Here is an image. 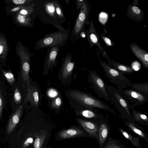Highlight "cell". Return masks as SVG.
<instances>
[{
	"mask_svg": "<svg viewBox=\"0 0 148 148\" xmlns=\"http://www.w3.org/2000/svg\"><path fill=\"white\" fill-rule=\"evenodd\" d=\"M84 1L85 0H77L75 1V4L77 10L80 9Z\"/></svg>",
	"mask_w": 148,
	"mask_h": 148,
	"instance_id": "1f68e13d",
	"label": "cell"
},
{
	"mask_svg": "<svg viewBox=\"0 0 148 148\" xmlns=\"http://www.w3.org/2000/svg\"><path fill=\"white\" fill-rule=\"evenodd\" d=\"M25 0H13V2L16 4H21L24 3L26 1Z\"/></svg>",
	"mask_w": 148,
	"mask_h": 148,
	"instance_id": "e575fe53",
	"label": "cell"
},
{
	"mask_svg": "<svg viewBox=\"0 0 148 148\" xmlns=\"http://www.w3.org/2000/svg\"><path fill=\"white\" fill-rule=\"evenodd\" d=\"M19 9V7L15 8L13 9H12L11 11H15L18 10Z\"/></svg>",
	"mask_w": 148,
	"mask_h": 148,
	"instance_id": "f35d334b",
	"label": "cell"
},
{
	"mask_svg": "<svg viewBox=\"0 0 148 148\" xmlns=\"http://www.w3.org/2000/svg\"><path fill=\"white\" fill-rule=\"evenodd\" d=\"M54 4L56 13L60 19L63 21L65 20L62 8L58 1H54Z\"/></svg>",
	"mask_w": 148,
	"mask_h": 148,
	"instance_id": "cb8c5ba5",
	"label": "cell"
},
{
	"mask_svg": "<svg viewBox=\"0 0 148 148\" xmlns=\"http://www.w3.org/2000/svg\"><path fill=\"white\" fill-rule=\"evenodd\" d=\"M102 56L106 60L108 65L124 75L130 74L134 72L131 67L111 60L104 51H103Z\"/></svg>",
	"mask_w": 148,
	"mask_h": 148,
	"instance_id": "9c48e42d",
	"label": "cell"
},
{
	"mask_svg": "<svg viewBox=\"0 0 148 148\" xmlns=\"http://www.w3.org/2000/svg\"><path fill=\"white\" fill-rule=\"evenodd\" d=\"M100 36L107 46L112 47L114 45L113 43L109 37L103 34H101Z\"/></svg>",
	"mask_w": 148,
	"mask_h": 148,
	"instance_id": "4316f807",
	"label": "cell"
},
{
	"mask_svg": "<svg viewBox=\"0 0 148 148\" xmlns=\"http://www.w3.org/2000/svg\"><path fill=\"white\" fill-rule=\"evenodd\" d=\"M18 19L19 21L22 23H24L26 22L29 23V19L26 20V19L24 16L21 15H19L18 16Z\"/></svg>",
	"mask_w": 148,
	"mask_h": 148,
	"instance_id": "d6a6232c",
	"label": "cell"
},
{
	"mask_svg": "<svg viewBox=\"0 0 148 148\" xmlns=\"http://www.w3.org/2000/svg\"><path fill=\"white\" fill-rule=\"evenodd\" d=\"M14 97V100L16 102L20 101L21 99V95L17 88H16L15 91Z\"/></svg>",
	"mask_w": 148,
	"mask_h": 148,
	"instance_id": "f1b7e54d",
	"label": "cell"
},
{
	"mask_svg": "<svg viewBox=\"0 0 148 148\" xmlns=\"http://www.w3.org/2000/svg\"><path fill=\"white\" fill-rule=\"evenodd\" d=\"M108 132V129L106 125L104 123L101 124L99 133V140L101 145H102L106 140Z\"/></svg>",
	"mask_w": 148,
	"mask_h": 148,
	"instance_id": "44dd1931",
	"label": "cell"
},
{
	"mask_svg": "<svg viewBox=\"0 0 148 148\" xmlns=\"http://www.w3.org/2000/svg\"><path fill=\"white\" fill-rule=\"evenodd\" d=\"M84 134V131L80 129L72 128L61 131L59 135L61 138H67L82 135Z\"/></svg>",
	"mask_w": 148,
	"mask_h": 148,
	"instance_id": "2e32d148",
	"label": "cell"
},
{
	"mask_svg": "<svg viewBox=\"0 0 148 148\" xmlns=\"http://www.w3.org/2000/svg\"><path fill=\"white\" fill-rule=\"evenodd\" d=\"M127 14L130 18L137 21H142L144 17L142 10L134 4L128 5Z\"/></svg>",
	"mask_w": 148,
	"mask_h": 148,
	"instance_id": "7c38bea8",
	"label": "cell"
},
{
	"mask_svg": "<svg viewBox=\"0 0 148 148\" xmlns=\"http://www.w3.org/2000/svg\"><path fill=\"white\" fill-rule=\"evenodd\" d=\"M78 122L84 130L92 136H96L98 131V126L95 123L80 119H77Z\"/></svg>",
	"mask_w": 148,
	"mask_h": 148,
	"instance_id": "5bb4252c",
	"label": "cell"
},
{
	"mask_svg": "<svg viewBox=\"0 0 148 148\" xmlns=\"http://www.w3.org/2000/svg\"><path fill=\"white\" fill-rule=\"evenodd\" d=\"M28 92L27 100H29L32 105L35 107H37L39 98L37 89L34 86H32L28 89Z\"/></svg>",
	"mask_w": 148,
	"mask_h": 148,
	"instance_id": "e0dca14e",
	"label": "cell"
},
{
	"mask_svg": "<svg viewBox=\"0 0 148 148\" xmlns=\"http://www.w3.org/2000/svg\"><path fill=\"white\" fill-rule=\"evenodd\" d=\"M65 1H66V2L67 5H69V0H65Z\"/></svg>",
	"mask_w": 148,
	"mask_h": 148,
	"instance_id": "ab89813d",
	"label": "cell"
},
{
	"mask_svg": "<svg viewBox=\"0 0 148 148\" xmlns=\"http://www.w3.org/2000/svg\"><path fill=\"white\" fill-rule=\"evenodd\" d=\"M130 48L133 53L139 59L144 66L148 68V53L135 43H131Z\"/></svg>",
	"mask_w": 148,
	"mask_h": 148,
	"instance_id": "30bf717a",
	"label": "cell"
},
{
	"mask_svg": "<svg viewBox=\"0 0 148 148\" xmlns=\"http://www.w3.org/2000/svg\"><path fill=\"white\" fill-rule=\"evenodd\" d=\"M60 49V47L57 46L49 47L45 60V64L48 68L53 66Z\"/></svg>",
	"mask_w": 148,
	"mask_h": 148,
	"instance_id": "4fadbf2b",
	"label": "cell"
},
{
	"mask_svg": "<svg viewBox=\"0 0 148 148\" xmlns=\"http://www.w3.org/2000/svg\"><path fill=\"white\" fill-rule=\"evenodd\" d=\"M97 56L101 66L104 72L105 76L109 79L110 82L116 85V88L119 90L127 88L128 85L131 84L130 80L122 73L114 69L102 61L100 58L99 53Z\"/></svg>",
	"mask_w": 148,
	"mask_h": 148,
	"instance_id": "277c9868",
	"label": "cell"
},
{
	"mask_svg": "<svg viewBox=\"0 0 148 148\" xmlns=\"http://www.w3.org/2000/svg\"><path fill=\"white\" fill-rule=\"evenodd\" d=\"M22 112V109H19L10 118L8 125L7 132L8 134L12 132L19 121Z\"/></svg>",
	"mask_w": 148,
	"mask_h": 148,
	"instance_id": "9a60e30c",
	"label": "cell"
},
{
	"mask_svg": "<svg viewBox=\"0 0 148 148\" xmlns=\"http://www.w3.org/2000/svg\"><path fill=\"white\" fill-rule=\"evenodd\" d=\"M70 28L66 30L63 28L59 31L46 34L37 41L35 49L39 50L47 47L63 46L69 37Z\"/></svg>",
	"mask_w": 148,
	"mask_h": 148,
	"instance_id": "6da1fadb",
	"label": "cell"
},
{
	"mask_svg": "<svg viewBox=\"0 0 148 148\" xmlns=\"http://www.w3.org/2000/svg\"><path fill=\"white\" fill-rule=\"evenodd\" d=\"M2 104V101L1 98H0V118L1 116V105Z\"/></svg>",
	"mask_w": 148,
	"mask_h": 148,
	"instance_id": "8d00e7d4",
	"label": "cell"
},
{
	"mask_svg": "<svg viewBox=\"0 0 148 148\" xmlns=\"http://www.w3.org/2000/svg\"><path fill=\"white\" fill-rule=\"evenodd\" d=\"M86 37L90 48L95 45L98 47L100 50H103V49L100 44L99 36L92 20L90 21L89 29L86 33Z\"/></svg>",
	"mask_w": 148,
	"mask_h": 148,
	"instance_id": "ba28073f",
	"label": "cell"
},
{
	"mask_svg": "<svg viewBox=\"0 0 148 148\" xmlns=\"http://www.w3.org/2000/svg\"><path fill=\"white\" fill-rule=\"evenodd\" d=\"M104 84L109 95L111 103L123 116L127 117H132L131 105L119 90L105 82Z\"/></svg>",
	"mask_w": 148,
	"mask_h": 148,
	"instance_id": "7a4b0ae2",
	"label": "cell"
},
{
	"mask_svg": "<svg viewBox=\"0 0 148 148\" xmlns=\"http://www.w3.org/2000/svg\"><path fill=\"white\" fill-rule=\"evenodd\" d=\"M3 50V47L1 45L0 46V54H1L2 53Z\"/></svg>",
	"mask_w": 148,
	"mask_h": 148,
	"instance_id": "74e56055",
	"label": "cell"
},
{
	"mask_svg": "<svg viewBox=\"0 0 148 148\" xmlns=\"http://www.w3.org/2000/svg\"><path fill=\"white\" fill-rule=\"evenodd\" d=\"M44 5L47 14L53 18H55V16L56 17L57 16L58 18L56 12L54 1L51 2H46Z\"/></svg>",
	"mask_w": 148,
	"mask_h": 148,
	"instance_id": "7402d4cb",
	"label": "cell"
},
{
	"mask_svg": "<svg viewBox=\"0 0 148 148\" xmlns=\"http://www.w3.org/2000/svg\"><path fill=\"white\" fill-rule=\"evenodd\" d=\"M119 91L127 101L133 103L136 106L148 101V97L132 88L125 89Z\"/></svg>",
	"mask_w": 148,
	"mask_h": 148,
	"instance_id": "52a82bcc",
	"label": "cell"
},
{
	"mask_svg": "<svg viewBox=\"0 0 148 148\" xmlns=\"http://www.w3.org/2000/svg\"><path fill=\"white\" fill-rule=\"evenodd\" d=\"M120 131L124 137L127 140H130L135 146L140 148L139 144V138L133 137L130 134L124 131L121 129H120Z\"/></svg>",
	"mask_w": 148,
	"mask_h": 148,
	"instance_id": "603a6c76",
	"label": "cell"
},
{
	"mask_svg": "<svg viewBox=\"0 0 148 148\" xmlns=\"http://www.w3.org/2000/svg\"><path fill=\"white\" fill-rule=\"evenodd\" d=\"M125 124L131 130H132L134 133L140 136L143 138H145V136L144 134L142 131L139 129H138L131 122H126Z\"/></svg>",
	"mask_w": 148,
	"mask_h": 148,
	"instance_id": "d4e9b609",
	"label": "cell"
},
{
	"mask_svg": "<svg viewBox=\"0 0 148 148\" xmlns=\"http://www.w3.org/2000/svg\"><path fill=\"white\" fill-rule=\"evenodd\" d=\"M89 11L90 7L87 1L85 0L77 16L71 34L70 39L74 42L79 38L80 33L84 30Z\"/></svg>",
	"mask_w": 148,
	"mask_h": 148,
	"instance_id": "5b68a950",
	"label": "cell"
},
{
	"mask_svg": "<svg viewBox=\"0 0 148 148\" xmlns=\"http://www.w3.org/2000/svg\"><path fill=\"white\" fill-rule=\"evenodd\" d=\"M88 75L89 82L98 97L110 101L109 95L103 79L95 71L89 70Z\"/></svg>",
	"mask_w": 148,
	"mask_h": 148,
	"instance_id": "8992f818",
	"label": "cell"
},
{
	"mask_svg": "<svg viewBox=\"0 0 148 148\" xmlns=\"http://www.w3.org/2000/svg\"><path fill=\"white\" fill-rule=\"evenodd\" d=\"M72 55L69 51L64 59L62 69V75L63 78H67L70 75L73 69L75 63L71 61Z\"/></svg>",
	"mask_w": 148,
	"mask_h": 148,
	"instance_id": "8fae6325",
	"label": "cell"
},
{
	"mask_svg": "<svg viewBox=\"0 0 148 148\" xmlns=\"http://www.w3.org/2000/svg\"><path fill=\"white\" fill-rule=\"evenodd\" d=\"M80 112L83 116L89 119H96L100 118L102 115L99 114L97 109L92 108H86Z\"/></svg>",
	"mask_w": 148,
	"mask_h": 148,
	"instance_id": "ac0fdd59",
	"label": "cell"
},
{
	"mask_svg": "<svg viewBox=\"0 0 148 148\" xmlns=\"http://www.w3.org/2000/svg\"><path fill=\"white\" fill-rule=\"evenodd\" d=\"M33 139L32 138L29 137L24 142L23 147L24 148L28 146L30 144L33 143Z\"/></svg>",
	"mask_w": 148,
	"mask_h": 148,
	"instance_id": "4dcf8cb0",
	"label": "cell"
},
{
	"mask_svg": "<svg viewBox=\"0 0 148 148\" xmlns=\"http://www.w3.org/2000/svg\"><path fill=\"white\" fill-rule=\"evenodd\" d=\"M5 76L8 80L11 79H14L13 75L10 73H7L5 74Z\"/></svg>",
	"mask_w": 148,
	"mask_h": 148,
	"instance_id": "d590c367",
	"label": "cell"
},
{
	"mask_svg": "<svg viewBox=\"0 0 148 148\" xmlns=\"http://www.w3.org/2000/svg\"><path fill=\"white\" fill-rule=\"evenodd\" d=\"M33 12V11H28L26 9H23L21 11L20 13L22 15H27L29 13H31Z\"/></svg>",
	"mask_w": 148,
	"mask_h": 148,
	"instance_id": "836d02e7",
	"label": "cell"
},
{
	"mask_svg": "<svg viewBox=\"0 0 148 148\" xmlns=\"http://www.w3.org/2000/svg\"><path fill=\"white\" fill-rule=\"evenodd\" d=\"M70 95L84 107L99 109L116 114L108 105L90 94L75 91L71 92Z\"/></svg>",
	"mask_w": 148,
	"mask_h": 148,
	"instance_id": "3957f363",
	"label": "cell"
},
{
	"mask_svg": "<svg viewBox=\"0 0 148 148\" xmlns=\"http://www.w3.org/2000/svg\"><path fill=\"white\" fill-rule=\"evenodd\" d=\"M44 138H40L39 137H37L35 139L34 144V148H41L43 142Z\"/></svg>",
	"mask_w": 148,
	"mask_h": 148,
	"instance_id": "83f0119b",
	"label": "cell"
},
{
	"mask_svg": "<svg viewBox=\"0 0 148 148\" xmlns=\"http://www.w3.org/2000/svg\"><path fill=\"white\" fill-rule=\"evenodd\" d=\"M128 86L131 88L133 90L138 91L148 97V83L131 84L128 85Z\"/></svg>",
	"mask_w": 148,
	"mask_h": 148,
	"instance_id": "d6986e66",
	"label": "cell"
},
{
	"mask_svg": "<svg viewBox=\"0 0 148 148\" xmlns=\"http://www.w3.org/2000/svg\"><path fill=\"white\" fill-rule=\"evenodd\" d=\"M135 106L134 104L131 105V111L132 113V116L134 119L137 121L147 123L148 119L147 116L135 110L134 109Z\"/></svg>",
	"mask_w": 148,
	"mask_h": 148,
	"instance_id": "ffe728a7",
	"label": "cell"
},
{
	"mask_svg": "<svg viewBox=\"0 0 148 148\" xmlns=\"http://www.w3.org/2000/svg\"><path fill=\"white\" fill-rule=\"evenodd\" d=\"M47 94L49 97H53L56 96L58 95V93L57 91L55 89H50L48 91Z\"/></svg>",
	"mask_w": 148,
	"mask_h": 148,
	"instance_id": "f546056e",
	"label": "cell"
},
{
	"mask_svg": "<svg viewBox=\"0 0 148 148\" xmlns=\"http://www.w3.org/2000/svg\"><path fill=\"white\" fill-rule=\"evenodd\" d=\"M61 100L59 97H57L54 99L51 102V106L55 108H59L61 105Z\"/></svg>",
	"mask_w": 148,
	"mask_h": 148,
	"instance_id": "484cf974",
	"label": "cell"
}]
</instances>
